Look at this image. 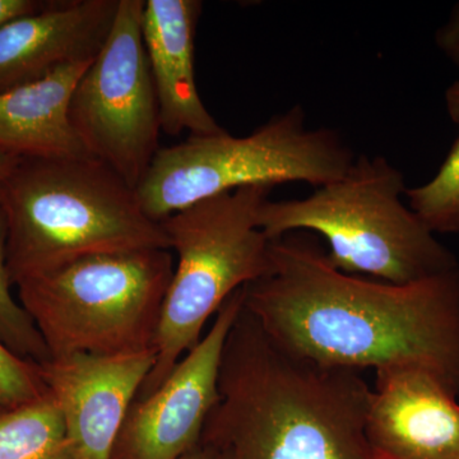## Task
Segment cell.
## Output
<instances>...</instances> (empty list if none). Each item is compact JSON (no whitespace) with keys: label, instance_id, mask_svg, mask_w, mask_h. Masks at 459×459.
I'll return each mask as SVG.
<instances>
[{"label":"cell","instance_id":"obj_1","mask_svg":"<svg viewBox=\"0 0 459 459\" xmlns=\"http://www.w3.org/2000/svg\"><path fill=\"white\" fill-rule=\"evenodd\" d=\"M271 259L244 304L281 347L325 367L420 368L459 398V267L410 285L362 279L307 231L272 240Z\"/></svg>","mask_w":459,"mask_h":459},{"label":"cell","instance_id":"obj_2","mask_svg":"<svg viewBox=\"0 0 459 459\" xmlns=\"http://www.w3.org/2000/svg\"><path fill=\"white\" fill-rule=\"evenodd\" d=\"M371 391L361 371L287 351L244 304L201 442L231 459H376L365 434Z\"/></svg>","mask_w":459,"mask_h":459},{"label":"cell","instance_id":"obj_3","mask_svg":"<svg viewBox=\"0 0 459 459\" xmlns=\"http://www.w3.org/2000/svg\"><path fill=\"white\" fill-rule=\"evenodd\" d=\"M12 286L83 256L170 249L135 189L92 159H22L5 183Z\"/></svg>","mask_w":459,"mask_h":459},{"label":"cell","instance_id":"obj_4","mask_svg":"<svg viewBox=\"0 0 459 459\" xmlns=\"http://www.w3.org/2000/svg\"><path fill=\"white\" fill-rule=\"evenodd\" d=\"M403 174L383 156L355 157L340 179L301 199H268L258 226L274 240L294 231L319 234L328 261L343 273L410 285L459 267L404 204Z\"/></svg>","mask_w":459,"mask_h":459},{"label":"cell","instance_id":"obj_5","mask_svg":"<svg viewBox=\"0 0 459 459\" xmlns=\"http://www.w3.org/2000/svg\"><path fill=\"white\" fill-rule=\"evenodd\" d=\"M174 268L170 249L83 256L22 281L18 299L50 359L156 351Z\"/></svg>","mask_w":459,"mask_h":459},{"label":"cell","instance_id":"obj_6","mask_svg":"<svg viewBox=\"0 0 459 459\" xmlns=\"http://www.w3.org/2000/svg\"><path fill=\"white\" fill-rule=\"evenodd\" d=\"M273 186L223 193L162 220L175 268L156 338V364L135 400L156 391L197 346L211 316L241 287L271 272V238L258 226Z\"/></svg>","mask_w":459,"mask_h":459},{"label":"cell","instance_id":"obj_7","mask_svg":"<svg viewBox=\"0 0 459 459\" xmlns=\"http://www.w3.org/2000/svg\"><path fill=\"white\" fill-rule=\"evenodd\" d=\"M353 160L340 133L307 128L304 108L295 105L246 137L225 131L160 148L135 193L146 216L161 222L244 186L300 181L319 188L340 179Z\"/></svg>","mask_w":459,"mask_h":459},{"label":"cell","instance_id":"obj_8","mask_svg":"<svg viewBox=\"0 0 459 459\" xmlns=\"http://www.w3.org/2000/svg\"><path fill=\"white\" fill-rule=\"evenodd\" d=\"M144 0H119L104 48L75 83L72 128L87 155L137 189L160 151L159 101L142 35Z\"/></svg>","mask_w":459,"mask_h":459},{"label":"cell","instance_id":"obj_9","mask_svg":"<svg viewBox=\"0 0 459 459\" xmlns=\"http://www.w3.org/2000/svg\"><path fill=\"white\" fill-rule=\"evenodd\" d=\"M244 307V287L230 296L210 331L153 394L133 402L111 459H181L201 443L219 401L223 349Z\"/></svg>","mask_w":459,"mask_h":459},{"label":"cell","instance_id":"obj_10","mask_svg":"<svg viewBox=\"0 0 459 459\" xmlns=\"http://www.w3.org/2000/svg\"><path fill=\"white\" fill-rule=\"evenodd\" d=\"M155 364L156 351L150 350L120 356L74 353L41 365L74 459H111L126 413Z\"/></svg>","mask_w":459,"mask_h":459},{"label":"cell","instance_id":"obj_11","mask_svg":"<svg viewBox=\"0 0 459 459\" xmlns=\"http://www.w3.org/2000/svg\"><path fill=\"white\" fill-rule=\"evenodd\" d=\"M365 434L376 459H459V404L420 368L377 370Z\"/></svg>","mask_w":459,"mask_h":459},{"label":"cell","instance_id":"obj_12","mask_svg":"<svg viewBox=\"0 0 459 459\" xmlns=\"http://www.w3.org/2000/svg\"><path fill=\"white\" fill-rule=\"evenodd\" d=\"M119 0L48 2L0 27V92L92 62L107 42Z\"/></svg>","mask_w":459,"mask_h":459},{"label":"cell","instance_id":"obj_13","mask_svg":"<svg viewBox=\"0 0 459 459\" xmlns=\"http://www.w3.org/2000/svg\"><path fill=\"white\" fill-rule=\"evenodd\" d=\"M199 0H147L142 35L159 101L161 132L207 137L225 132L207 110L195 81V30Z\"/></svg>","mask_w":459,"mask_h":459},{"label":"cell","instance_id":"obj_14","mask_svg":"<svg viewBox=\"0 0 459 459\" xmlns=\"http://www.w3.org/2000/svg\"><path fill=\"white\" fill-rule=\"evenodd\" d=\"M91 63L65 66L38 82L0 92V152L18 159L90 157L72 128L68 107Z\"/></svg>","mask_w":459,"mask_h":459},{"label":"cell","instance_id":"obj_15","mask_svg":"<svg viewBox=\"0 0 459 459\" xmlns=\"http://www.w3.org/2000/svg\"><path fill=\"white\" fill-rule=\"evenodd\" d=\"M0 459H74L50 391L20 406H0Z\"/></svg>","mask_w":459,"mask_h":459},{"label":"cell","instance_id":"obj_16","mask_svg":"<svg viewBox=\"0 0 459 459\" xmlns=\"http://www.w3.org/2000/svg\"><path fill=\"white\" fill-rule=\"evenodd\" d=\"M404 197L433 234H458L459 137L433 179L424 186L407 188Z\"/></svg>","mask_w":459,"mask_h":459},{"label":"cell","instance_id":"obj_17","mask_svg":"<svg viewBox=\"0 0 459 459\" xmlns=\"http://www.w3.org/2000/svg\"><path fill=\"white\" fill-rule=\"evenodd\" d=\"M7 238V217L0 207V342L14 355L42 365L50 360L49 351L32 319L12 294L5 255Z\"/></svg>","mask_w":459,"mask_h":459},{"label":"cell","instance_id":"obj_18","mask_svg":"<svg viewBox=\"0 0 459 459\" xmlns=\"http://www.w3.org/2000/svg\"><path fill=\"white\" fill-rule=\"evenodd\" d=\"M48 392L41 365L14 355L0 342V406H20Z\"/></svg>","mask_w":459,"mask_h":459},{"label":"cell","instance_id":"obj_19","mask_svg":"<svg viewBox=\"0 0 459 459\" xmlns=\"http://www.w3.org/2000/svg\"><path fill=\"white\" fill-rule=\"evenodd\" d=\"M435 44L443 56L459 68V2L435 33Z\"/></svg>","mask_w":459,"mask_h":459},{"label":"cell","instance_id":"obj_20","mask_svg":"<svg viewBox=\"0 0 459 459\" xmlns=\"http://www.w3.org/2000/svg\"><path fill=\"white\" fill-rule=\"evenodd\" d=\"M47 3L38 2V0H0V27L18 17L40 11Z\"/></svg>","mask_w":459,"mask_h":459},{"label":"cell","instance_id":"obj_21","mask_svg":"<svg viewBox=\"0 0 459 459\" xmlns=\"http://www.w3.org/2000/svg\"><path fill=\"white\" fill-rule=\"evenodd\" d=\"M181 459H231L225 452L220 451L211 444L201 442L197 448L193 449Z\"/></svg>","mask_w":459,"mask_h":459},{"label":"cell","instance_id":"obj_22","mask_svg":"<svg viewBox=\"0 0 459 459\" xmlns=\"http://www.w3.org/2000/svg\"><path fill=\"white\" fill-rule=\"evenodd\" d=\"M446 108L452 122L459 124V81H455L446 91Z\"/></svg>","mask_w":459,"mask_h":459},{"label":"cell","instance_id":"obj_23","mask_svg":"<svg viewBox=\"0 0 459 459\" xmlns=\"http://www.w3.org/2000/svg\"><path fill=\"white\" fill-rule=\"evenodd\" d=\"M21 160L22 159L0 152V198H2L5 183H7L9 177H11L12 172L14 171Z\"/></svg>","mask_w":459,"mask_h":459}]
</instances>
